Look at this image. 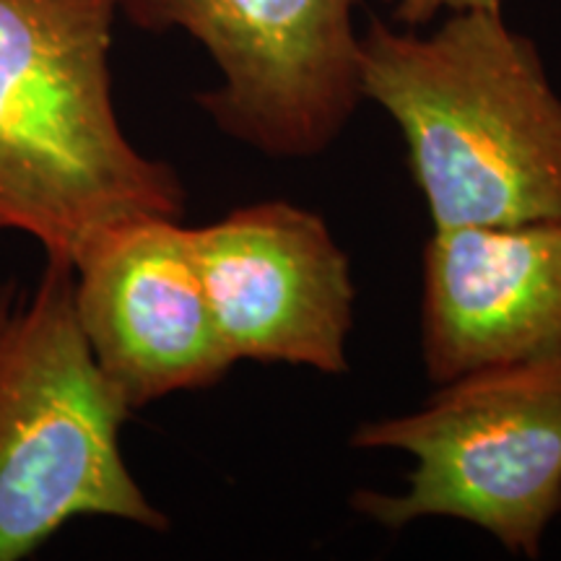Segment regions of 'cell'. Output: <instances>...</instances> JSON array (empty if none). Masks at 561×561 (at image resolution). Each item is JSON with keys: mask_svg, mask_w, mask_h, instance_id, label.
<instances>
[{"mask_svg": "<svg viewBox=\"0 0 561 561\" xmlns=\"http://www.w3.org/2000/svg\"><path fill=\"white\" fill-rule=\"evenodd\" d=\"M128 416L81 331L73 265L47 257L32 289L0 284V561L76 517L170 528L123 458Z\"/></svg>", "mask_w": 561, "mask_h": 561, "instance_id": "obj_3", "label": "cell"}, {"mask_svg": "<svg viewBox=\"0 0 561 561\" xmlns=\"http://www.w3.org/2000/svg\"><path fill=\"white\" fill-rule=\"evenodd\" d=\"M362 0H117L138 30L198 42L219 83L195 100L224 136L268 159H314L364 100Z\"/></svg>", "mask_w": 561, "mask_h": 561, "instance_id": "obj_5", "label": "cell"}, {"mask_svg": "<svg viewBox=\"0 0 561 561\" xmlns=\"http://www.w3.org/2000/svg\"><path fill=\"white\" fill-rule=\"evenodd\" d=\"M419 320L434 385L561 359V221L434 229L421 257Z\"/></svg>", "mask_w": 561, "mask_h": 561, "instance_id": "obj_8", "label": "cell"}, {"mask_svg": "<svg viewBox=\"0 0 561 561\" xmlns=\"http://www.w3.org/2000/svg\"><path fill=\"white\" fill-rule=\"evenodd\" d=\"M191 248L237 364L348 369L354 278L320 214L289 201L250 203L191 229Z\"/></svg>", "mask_w": 561, "mask_h": 561, "instance_id": "obj_6", "label": "cell"}, {"mask_svg": "<svg viewBox=\"0 0 561 561\" xmlns=\"http://www.w3.org/2000/svg\"><path fill=\"white\" fill-rule=\"evenodd\" d=\"M359 450H403L401 494L356 489L351 507L388 530L447 517L538 559L561 515V359L500 364L437 385L421 409L364 421Z\"/></svg>", "mask_w": 561, "mask_h": 561, "instance_id": "obj_4", "label": "cell"}, {"mask_svg": "<svg viewBox=\"0 0 561 561\" xmlns=\"http://www.w3.org/2000/svg\"><path fill=\"white\" fill-rule=\"evenodd\" d=\"M117 0H0V234L68 265L104 231L185 208L178 172L117 121Z\"/></svg>", "mask_w": 561, "mask_h": 561, "instance_id": "obj_2", "label": "cell"}, {"mask_svg": "<svg viewBox=\"0 0 561 561\" xmlns=\"http://www.w3.org/2000/svg\"><path fill=\"white\" fill-rule=\"evenodd\" d=\"M392 16L409 30H426L434 21L458 11H502L504 0H385Z\"/></svg>", "mask_w": 561, "mask_h": 561, "instance_id": "obj_9", "label": "cell"}, {"mask_svg": "<svg viewBox=\"0 0 561 561\" xmlns=\"http://www.w3.org/2000/svg\"><path fill=\"white\" fill-rule=\"evenodd\" d=\"M76 314L130 411L214 388L237 367L180 219H138L96 237L73 263Z\"/></svg>", "mask_w": 561, "mask_h": 561, "instance_id": "obj_7", "label": "cell"}, {"mask_svg": "<svg viewBox=\"0 0 561 561\" xmlns=\"http://www.w3.org/2000/svg\"><path fill=\"white\" fill-rule=\"evenodd\" d=\"M359 79L401 130L432 229L561 221V96L502 11L447 13L432 32L375 19Z\"/></svg>", "mask_w": 561, "mask_h": 561, "instance_id": "obj_1", "label": "cell"}]
</instances>
